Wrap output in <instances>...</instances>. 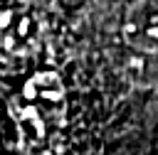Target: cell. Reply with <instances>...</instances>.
Returning <instances> with one entry per match:
<instances>
[{"label":"cell","instance_id":"1","mask_svg":"<svg viewBox=\"0 0 158 155\" xmlns=\"http://www.w3.org/2000/svg\"><path fill=\"white\" fill-rule=\"evenodd\" d=\"M67 113V93L64 84L54 71H37L30 76L12 101V116L25 135L32 140L47 138Z\"/></svg>","mask_w":158,"mask_h":155},{"label":"cell","instance_id":"2","mask_svg":"<svg viewBox=\"0 0 158 155\" xmlns=\"http://www.w3.org/2000/svg\"><path fill=\"white\" fill-rule=\"evenodd\" d=\"M42 27L30 7H2L0 10V64L17 66L32 59L40 47Z\"/></svg>","mask_w":158,"mask_h":155},{"label":"cell","instance_id":"3","mask_svg":"<svg viewBox=\"0 0 158 155\" xmlns=\"http://www.w3.org/2000/svg\"><path fill=\"white\" fill-rule=\"evenodd\" d=\"M123 39L131 49H136L143 57L156 54L158 42V27H156V0H136L123 22Z\"/></svg>","mask_w":158,"mask_h":155}]
</instances>
